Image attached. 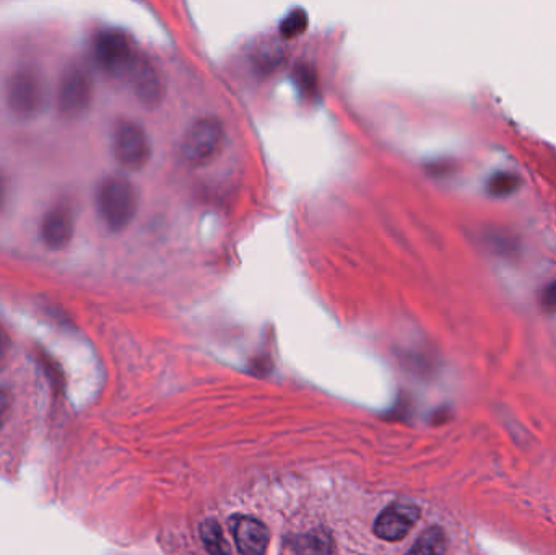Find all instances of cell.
<instances>
[{
    "label": "cell",
    "instance_id": "obj_1",
    "mask_svg": "<svg viewBox=\"0 0 556 555\" xmlns=\"http://www.w3.org/2000/svg\"><path fill=\"white\" fill-rule=\"evenodd\" d=\"M96 209L111 232H122L131 225L139 210V194L131 181L109 176L96 191Z\"/></svg>",
    "mask_w": 556,
    "mask_h": 555
},
{
    "label": "cell",
    "instance_id": "obj_2",
    "mask_svg": "<svg viewBox=\"0 0 556 555\" xmlns=\"http://www.w3.org/2000/svg\"><path fill=\"white\" fill-rule=\"evenodd\" d=\"M225 144V126L213 116L194 121L181 142V157L191 167H205L222 152Z\"/></svg>",
    "mask_w": 556,
    "mask_h": 555
},
{
    "label": "cell",
    "instance_id": "obj_3",
    "mask_svg": "<svg viewBox=\"0 0 556 555\" xmlns=\"http://www.w3.org/2000/svg\"><path fill=\"white\" fill-rule=\"evenodd\" d=\"M46 100L43 77L30 67L15 70L5 85V103L10 113L20 119H31L43 110Z\"/></svg>",
    "mask_w": 556,
    "mask_h": 555
},
{
    "label": "cell",
    "instance_id": "obj_4",
    "mask_svg": "<svg viewBox=\"0 0 556 555\" xmlns=\"http://www.w3.org/2000/svg\"><path fill=\"white\" fill-rule=\"evenodd\" d=\"M95 97V82L87 66L72 64L62 74L57 88V111L62 118L79 119L90 110Z\"/></svg>",
    "mask_w": 556,
    "mask_h": 555
},
{
    "label": "cell",
    "instance_id": "obj_5",
    "mask_svg": "<svg viewBox=\"0 0 556 555\" xmlns=\"http://www.w3.org/2000/svg\"><path fill=\"white\" fill-rule=\"evenodd\" d=\"M113 153L122 168L142 170L152 158V144L147 131L132 119H121L114 126Z\"/></svg>",
    "mask_w": 556,
    "mask_h": 555
},
{
    "label": "cell",
    "instance_id": "obj_6",
    "mask_svg": "<svg viewBox=\"0 0 556 555\" xmlns=\"http://www.w3.org/2000/svg\"><path fill=\"white\" fill-rule=\"evenodd\" d=\"M93 56L101 69L108 74H126L127 67L135 56L132 41L124 31L108 28L95 36Z\"/></svg>",
    "mask_w": 556,
    "mask_h": 555
},
{
    "label": "cell",
    "instance_id": "obj_7",
    "mask_svg": "<svg viewBox=\"0 0 556 555\" xmlns=\"http://www.w3.org/2000/svg\"><path fill=\"white\" fill-rule=\"evenodd\" d=\"M126 75L135 98L142 105L147 108H157L160 105L165 98V82H163L160 70L148 57L135 53L134 59L127 67Z\"/></svg>",
    "mask_w": 556,
    "mask_h": 555
},
{
    "label": "cell",
    "instance_id": "obj_8",
    "mask_svg": "<svg viewBox=\"0 0 556 555\" xmlns=\"http://www.w3.org/2000/svg\"><path fill=\"white\" fill-rule=\"evenodd\" d=\"M420 510L413 503H392L374 521V534L387 542L402 541L417 525Z\"/></svg>",
    "mask_w": 556,
    "mask_h": 555
},
{
    "label": "cell",
    "instance_id": "obj_9",
    "mask_svg": "<svg viewBox=\"0 0 556 555\" xmlns=\"http://www.w3.org/2000/svg\"><path fill=\"white\" fill-rule=\"evenodd\" d=\"M74 232V212L67 204H56L44 214L41 222V238L48 250H66L74 238Z\"/></svg>",
    "mask_w": 556,
    "mask_h": 555
},
{
    "label": "cell",
    "instance_id": "obj_10",
    "mask_svg": "<svg viewBox=\"0 0 556 555\" xmlns=\"http://www.w3.org/2000/svg\"><path fill=\"white\" fill-rule=\"evenodd\" d=\"M231 534L235 538L236 546L241 554H264L269 546L270 534L262 521L252 516H235L231 520Z\"/></svg>",
    "mask_w": 556,
    "mask_h": 555
},
{
    "label": "cell",
    "instance_id": "obj_11",
    "mask_svg": "<svg viewBox=\"0 0 556 555\" xmlns=\"http://www.w3.org/2000/svg\"><path fill=\"white\" fill-rule=\"evenodd\" d=\"M200 538L204 541L207 551L212 552V554H226L230 551L223 529L220 528L217 521H204L200 526Z\"/></svg>",
    "mask_w": 556,
    "mask_h": 555
},
{
    "label": "cell",
    "instance_id": "obj_12",
    "mask_svg": "<svg viewBox=\"0 0 556 555\" xmlns=\"http://www.w3.org/2000/svg\"><path fill=\"white\" fill-rule=\"evenodd\" d=\"M410 552L412 554H443L446 552V536H444L443 529H426Z\"/></svg>",
    "mask_w": 556,
    "mask_h": 555
},
{
    "label": "cell",
    "instance_id": "obj_13",
    "mask_svg": "<svg viewBox=\"0 0 556 555\" xmlns=\"http://www.w3.org/2000/svg\"><path fill=\"white\" fill-rule=\"evenodd\" d=\"M287 59V54H285V49H283L280 43H267L262 46L259 51H257V62L261 69L275 70L280 69L283 62Z\"/></svg>",
    "mask_w": 556,
    "mask_h": 555
},
{
    "label": "cell",
    "instance_id": "obj_14",
    "mask_svg": "<svg viewBox=\"0 0 556 555\" xmlns=\"http://www.w3.org/2000/svg\"><path fill=\"white\" fill-rule=\"evenodd\" d=\"M296 87L306 97H313L318 92V74L309 64H298L293 72Z\"/></svg>",
    "mask_w": 556,
    "mask_h": 555
},
{
    "label": "cell",
    "instance_id": "obj_15",
    "mask_svg": "<svg viewBox=\"0 0 556 555\" xmlns=\"http://www.w3.org/2000/svg\"><path fill=\"white\" fill-rule=\"evenodd\" d=\"M306 28H308V15L305 10L296 9L285 17L282 27H280V33L283 38L290 40V38H296L301 33H305Z\"/></svg>",
    "mask_w": 556,
    "mask_h": 555
},
{
    "label": "cell",
    "instance_id": "obj_16",
    "mask_svg": "<svg viewBox=\"0 0 556 555\" xmlns=\"http://www.w3.org/2000/svg\"><path fill=\"white\" fill-rule=\"evenodd\" d=\"M517 188H519V178L511 173H498V175L491 176V180L488 181V193L491 196H509Z\"/></svg>",
    "mask_w": 556,
    "mask_h": 555
},
{
    "label": "cell",
    "instance_id": "obj_17",
    "mask_svg": "<svg viewBox=\"0 0 556 555\" xmlns=\"http://www.w3.org/2000/svg\"><path fill=\"white\" fill-rule=\"evenodd\" d=\"M296 551L298 552H329L331 551V542L327 541L321 534L316 536H303L300 542H295Z\"/></svg>",
    "mask_w": 556,
    "mask_h": 555
},
{
    "label": "cell",
    "instance_id": "obj_18",
    "mask_svg": "<svg viewBox=\"0 0 556 555\" xmlns=\"http://www.w3.org/2000/svg\"><path fill=\"white\" fill-rule=\"evenodd\" d=\"M543 310L556 315V280L552 284H548L542 292Z\"/></svg>",
    "mask_w": 556,
    "mask_h": 555
},
{
    "label": "cell",
    "instance_id": "obj_19",
    "mask_svg": "<svg viewBox=\"0 0 556 555\" xmlns=\"http://www.w3.org/2000/svg\"><path fill=\"white\" fill-rule=\"evenodd\" d=\"M10 406H12V398L9 391L0 389V430L4 429L5 422L9 419Z\"/></svg>",
    "mask_w": 556,
    "mask_h": 555
},
{
    "label": "cell",
    "instance_id": "obj_20",
    "mask_svg": "<svg viewBox=\"0 0 556 555\" xmlns=\"http://www.w3.org/2000/svg\"><path fill=\"white\" fill-rule=\"evenodd\" d=\"M7 199H9V180L4 171L0 170V212L4 210Z\"/></svg>",
    "mask_w": 556,
    "mask_h": 555
},
{
    "label": "cell",
    "instance_id": "obj_21",
    "mask_svg": "<svg viewBox=\"0 0 556 555\" xmlns=\"http://www.w3.org/2000/svg\"><path fill=\"white\" fill-rule=\"evenodd\" d=\"M10 339L5 333V329L0 326V363L4 362L5 357H7V352H9Z\"/></svg>",
    "mask_w": 556,
    "mask_h": 555
}]
</instances>
